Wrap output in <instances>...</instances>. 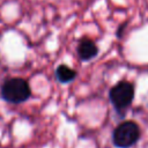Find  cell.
<instances>
[{
  "mask_svg": "<svg viewBox=\"0 0 148 148\" xmlns=\"http://www.w3.org/2000/svg\"><path fill=\"white\" fill-rule=\"evenodd\" d=\"M31 95L29 83L21 77H13L7 80L1 87V97L13 104L25 102Z\"/></svg>",
  "mask_w": 148,
  "mask_h": 148,
  "instance_id": "1",
  "label": "cell"
},
{
  "mask_svg": "<svg viewBox=\"0 0 148 148\" xmlns=\"http://www.w3.org/2000/svg\"><path fill=\"white\" fill-rule=\"evenodd\" d=\"M140 138V128L135 121L127 120L120 123L113 131L112 142L118 148H130Z\"/></svg>",
  "mask_w": 148,
  "mask_h": 148,
  "instance_id": "2",
  "label": "cell"
},
{
  "mask_svg": "<svg viewBox=\"0 0 148 148\" xmlns=\"http://www.w3.org/2000/svg\"><path fill=\"white\" fill-rule=\"evenodd\" d=\"M109 97L114 109L123 111L131 105L134 98V86L128 81H120L111 88Z\"/></svg>",
  "mask_w": 148,
  "mask_h": 148,
  "instance_id": "3",
  "label": "cell"
},
{
  "mask_svg": "<svg viewBox=\"0 0 148 148\" xmlns=\"http://www.w3.org/2000/svg\"><path fill=\"white\" fill-rule=\"evenodd\" d=\"M77 53L80 56V58L84 61H88L92 58H95L98 53V49L96 46V44L88 38H83L79 46H77Z\"/></svg>",
  "mask_w": 148,
  "mask_h": 148,
  "instance_id": "4",
  "label": "cell"
},
{
  "mask_svg": "<svg viewBox=\"0 0 148 148\" xmlns=\"http://www.w3.org/2000/svg\"><path fill=\"white\" fill-rule=\"evenodd\" d=\"M75 76H76V72L66 65H60L56 69V77L61 83H68L73 81Z\"/></svg>",
  "mask_w": 148,
  "mask_h": 148,
  "instance_id": "5",
  "label": "cell"
}]
</instances>
